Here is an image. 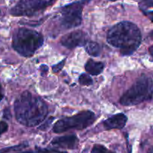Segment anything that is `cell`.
<instances>
[{"mask_svg":"<svg viewBox=\"0 0 153 153\" xmlns=\"http://www.w3.org/2000/svg\"><path fill=\"white\" fill-rule=\"evenodd\" d=\"M16 121L27 127H34L45 120L48 115L46 102L28 91L19 94L13 104Z\"/></svg>","mask_w":153,"mask_h":153,"instance_id":"1","label":"cell"},{"mask_svg":"<svg viewBox=\"0 0 153 153\" xmlns=\"http://www.w3.org/2000/svg\"><path fill=\"white\" fill-rule=\"evenodd\" d=\"M142 37L140 28L129 21L118 22L108 32L107 42L120 49L123 56L132 55L141 44Z\"/></svg>","mask_w":153,"mask_h":153,"instance_id":"2","label":"cell"},{"mask_svg":"<svg viewBox=\"0 0 153 153\" xmlns=\"http://www.w3.org/2000/svg\"><path fill=\"white\" fill-rule=\"evenodd\" d=\"M43 34L36 30L19 28L12 37V46L16 52L23 57H31L43 44Z\"/></svg>","mask_w":153,"mask_h":153,"instance_id":"3","label":"cell"},{"mask_svg":"<svg viewBox=\"0 0 153 153\" xmlns=\"http://www.w3.org/2000/svg\"><path fill=\"white\" fill-rule=\"evenodd\" d=\"M152 96L153 79L149 75L142 74L121 96L119 101L123 106H134L151 100Z\"/></svg>","mask_w":153,"mask_h":153,"instance_id":"4","label":"cell"},{"mask_svg":"<svg viewBox=\"0 0 153 153\" xmlns=\"http://www.w3.org/2000/svg\"><path fill=\"white\" fill-rule=\"evenodd\" d=\"M96 120V115L91 110H84L73 116L66 117L58 120L53 126V131L63 133L70 130H83L91 126Z\"/></svg>","mask_w":153,"mask_h":153,"instance_id":"5","label":"cell"},{"mask_svg":"<svg viewBox=\"0 0 153 153\" xmlns=\"http://www.w3.org/2000/svg\"><path fill=\"white\" fill-rule=\"evenodd\" d=\"M91 0H80L63 6L60 9L61 25L66 29L76 28L82 24L84 7Z\"/></svg>","mask_w":153,"mask_h":153,"instance_id":"6","label":"cell"},{"mask_svg":"<svg viewBox=\"0 0 153 153\" xmlns=\"http://www.w3.org/2000/svg\"><path fill=\"white\" fill-rule=\"evenodd\" d=\"M55 0H19L10 10L14 16H32L46 10Z\"/></svg>","mask_w":153,"mask_h":153,"instance_id":"7","label":"cell"},{"mask_svg":"<svg viewBox=\"0 0 153 153\" xmlns=\"http://www.w3.org/2000/svg\"><path fill=\"white\" fill-rule=\"evenodd\" d=\"M87 34L81 30L71 32L61 38V44L68 49H73L77 46H85L88 43Z\"/></svg>","mask_w":153,"mask_h":153,"instance_id":"8","label":"cell"},{"mask_svg":"<svg viewBox=\"0 0 153 153\" xmlns=\"http://www.w3.org/2000/svg\"><path fill=\"white\" fill-rule=\"evenodd\" d=\"M51 144L55 146L67 149H75L79 145V139L74 134L66 135L54 138Z\"/></svg>","mask_w":153,"mask_h":153,"instance_id":"9","label":"cell"},{"mask_svg":"<svg viewBox=\"0 0 153 153\" xmlns=\"http://www.w3.org/2000/svg\"><path fill=\"white\" fill-rule=\"evenodd\" d=\"M126 116L124 113H117L111 116L103 122V126L106 130L112 129H123L127 122Z\"/></svg>","mask_w":153,"mask_h":153,"instance_id":"10","label":"cell"},{"mask_svg":"<svg viewBox=\"0 0 153 153\" xmlns=\"http://www.w3.org/2000/svg\"><path fill=\"white\" fill-rule=\"evenodd\" d=\"M104 64L101 62H96L94 59L91 58L86 62L85 65V70L89 74L93 76L100 75L104 70Z\"/></svg>","mask_w":153,"mask_h":153,"instance_id":"11","label":"cell"},{"mask_svg":"<svg viewBox=\"0 0 153 153\" xmlns=\"http://www.w3.org/2000/svg\"><path fill=\"white\" fill-rule=\"evenodd\" d=\"M85 49L87 52L90 56L94 57L99 56L101 52V47L98 43L94 41H88L85 45Z\"/></svg>","mask_w":153,"mask_h":153,"instance_id":"12","label":"cell"},{"mask_svg":"<svg viewBox=\"0 0 153 153\" xmlns=\"http://www.w3.org/2000/svg\"><path fill=\"white\" fill-rule=\"evenodd\" d=\"M28 146V143L26 142H23V143L19 144V145L13 146L10 147H6V148H3L0 149V153H8L10 152H15V151H19V150L22 149V148H25Z\"/></svg>","mask_w":153,"mask_h":153,"instance_id":"13","label":"cell"},{"mask_svg":"<svg viewBox=\"0 0 153 153\" xmlns=\"http://www.w3.org/2000/svg\"><path fill=\"white\" fill-rule=\"evenodd\" d=\"M79 82L82 86H91L93 84V79L90 74H82L79 77Z\"/></svg>","mask_w":153,"mask_h":153,"instance_id":"14","label":"cell"},{"mask_svg":"<svg viewBox=\"0 0 153 153\" xmlns=\"http://www.w3.org/2000/svg\"><path fill=\"white\" fill-rule=\"evenodd\" d=\"M109 1L115 2L117 0H109ZM138 2L139 8L140 10H147L149 8L153 7V0H136Z\"/></svg>","mask_w":153,"mask_h":153,"instance_id":"15","label":"cell"},{"mask_svg":"<svg viewBox=\"0 0 153 153\" xmlns=\"http://www.w3.org/2000/svg\"><path fill=\"white\" fill-rule=\"evenodd\" d=\"M91 153H114V152L111 151L108 148H106L105 146L100 144H96L94 146Z\"/></svg>","mask_w":153,"mask_h":153,"instance_id":"16","label":"cell"},{"mask_svg":"<svg viewBox=\"0 0 153 153\" xmlns=\"http://www.w3.org/2000/svg\"><path fill=\"white\" fill-rule=\"evenodd\" d=\"M65 62H66V58H64V59H63L62 61L58 62V64H54V65L52 66V71H53L54 73H58V72H59L60 70L64 68V64H65Z\"/></svg>","mask_w":153,"mask_h":153,"instance_id":"17","label":"cell"},{"mask_svg":"<svg viewBox=\"0 0 153 153\" xmlns=\"http://www.w3.org/2000/svg\"><path fill=\"white\" fill-rule=\"evenodd\" d=\"M37 150H38L39 152H40V153H67V152H66L58 151V150L52 149V148H37Z\"/></svg>","mask_w":153,"mask_h":153,"instance_id":"18","label":"cell"},{"mask_svg":"<svg viewBox=\"0 0 153 153\" xmlns=\"http://www.w3.org/2000/svg\"><path fill=\"white\" fill-rule=\"evenodd\" d=\"M7 129H8V124L4 121L0 122V136L4 133H5Z\"/></svg>","mask_w":153,"mask_h":153,"instance_id":"19","label":"cell"},{"mask_svg":"<svg viewBox=\"0 0 153 153\" xmlns=\"http://www.w3.org/2000/svg\"><path fill=\"white\" fill-rule=\"evenodd\" d=\"M143 14L147 16L149 20L153 22V10H142Z\"/></svg>","mask_w":153,"mask_h":153,"instance_id":"20","label":"cell"},{"mask_svg":"<svg viewBox=\"0 0 153 153\" xmlns=\"http://www.w3.org/2000/svg\"><path fill=\"white\" fill-rule=\"evenodd\" d=\"M40 69L41 70H40V72H41L42 76H45V75H46V74L48 73L49 68H48V66L46 65V64H42V65L40 66Z\"/></svg>","mask_w":153,"mask_h":153,"instance_id":"21","label":"cell"},{"mask_svg":"<svg viewBox=\"0 0 153 153\" xmlns=\"http://www.w3.org/2000/svg\"><path fill=\"white\" fill-rule=\"evenodd\" d=\"M3 98H4V92H3V88L0 84V101L2 100Z\"/></svg>","mask_w":153,"mask_h":153,"instance_id":"22","label":"cell"},{"mask_svg":"<svg viewBox=\"0 0 153 153\" xmlns=\"http://www.w3.org/2000/svg\"><path fill=\"white\" fill-rule=\"evenodd\" d=\"M149 54L151 55V56H152L153 58V44L149 47Z\"/></svg>","mask_w":153,"mask_h":153,"instance_id":"23","label":"cell"},{"mask_svg":"<svg viewBox=\"0 0 153 153\" xmlns=\"http://www.w3.org/2000/svg\"><path fill=\"white\" fill-rule=\"evenodd\" d=\"M148 153H153V146L152 147V148H149V150L148 151Z\"/></svg>","mask_w":153,"mask_h":153,"instance_id":"24","label":"cell"},{"mask_svg":"<svg viewBox=\"0 0 153 153\" xmlns=\"http://www.w3.org/2000/svg\"><path fill=\"white\" fill-rule=\"evenodd\" d=\"M20 153H34V152H32L26 151V152H20Z\"/></svg>","mask_w":153,"mask_h":153,"instance_id":"25","label":"cell"},{"mask_svg":"<svg viewBox=\"0 0 153 153\" xmlns=\"http://www.w3.org/2000/svg\"><path fill=\"white\" fill-rule=\"evenodd\" d=\"M1 14V10H0V15Z\"/></svg>","mask_w":153,"mask_h":153,"instance_id":"26","label":"cell"}]
</instances>
